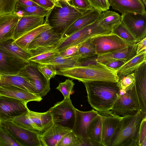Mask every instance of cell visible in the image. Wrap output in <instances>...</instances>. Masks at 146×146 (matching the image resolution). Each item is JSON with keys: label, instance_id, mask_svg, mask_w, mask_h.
Masks as SVG:
<instances>
[{"label": "cell", "instance_id": "cell-52", "mask_svg": "<svg viewBox=\"0 0 146 146\" xmlns=\"http://www.w3.org/2000/svg\"><path fill=\"white\" fill-rule=\"evenodd\" d=\"M17 3L21 5L26 6L39 5L31 0H18Z\"/></svg>", "mask_w": 146, "mask_h": 146}, {"label": "cell", "instance_id": "cell-13", "mask_svg": "<svg viewBox=\"0 0 146 146\" xmlns=\"http://www.w3.org/2000/svg\"><path fill=\"white\" fill-rule=\"evenodd\" d=\"M98 115V112L94 109L87 111L76 109L75 121L72 131L91 146L93 145L88 137V129L90 123Z\"/></svg>", "mask_w": 146, "mask_h": 146}, {"label": "cell", "instance_id": "cell-18", "mask_svg": "<svg viewBox=\"0 0 146 146\" xmlns=\"http://www.w3.org/2000/svg\"><path fill=\"white\" fill-rule=\"evenodd\" d=\"M0 96H7L28 103L30 101L39 102L42 97L12 85L0 86Z\"/></svg>", "mask_w": 146, "mask_h": 146}, {"label": "cell", "instance_id": "cell-6", "mask_svg": "<svg viewBox=\"0 0 146 146\" xmlns=\"http://www.w3.org/2000/svg\"><path fill=\"white\" fill-rule=\"evenodd\" d=\"M76 109L70 99H64L48 111L51 114L54 124L72 130L75 121Z\"/></svg>", "mask_w": 146, "mask_h": 146}, {"label": "cell", "instance_id": "cell-10", "mask_svg": "<svg viewBox=\"0 0 146 146\" xmlns=\"http://www.w3.org/2000/svg\"><path fill=\"white\" fill-rule=\"evenodd\" d=\"M98 55L110 53L123 48L128 44L112 33L100 35L91 39Z\"/></svg>", "mask_w": 146, "mask_h": 146}, {"label": "cell", "instance_id": "cell-20", "mask_svg": "<svg viewBox=\"0 0 146 146\" xmlns=\"http://www.w3.org/2000/svg\"><path fill=\"white\" fill-rule=\"evenodd\" d=\"M72 130L53 123L47 131L39 135L42 146H58L64 135Z\"/></svg>", "mask_w": 146, "mask_h": 146}, {"label": "cell", "instance_id": "cell-48", "mask_svg": "<svg viewBox=\"0 0 146 146\" xmlns=\"http://www.w3.org/2000/svg\"><path fill=\"white\" fill-rule=\"evenodd\" d=\"M97 56L98 55H96L87 58H81L78 66H89L99 64L100 63L96 61Z\"/></svg>", "mask_w": 146, "mask_h": 146}, {"label": "cell", "instance_id": "cell-51", "mask_svg": "<svg viewBox=\"0 0 146 146\" xmlns=\"http://www.w3.org/2000/svg\"><path fill=\"white\" fill-rule=\"evenodd\" d=\"M136 54L144 50H146V37L137 43Z\"/></svg>", "mask_w": 146, "mask_h": 146}, {"label": "cell", "instance_id": "cell-24", "mask_svg": "<svg viewBox=\"0 0 146 146\" xmlns=\"http://www.w3.org/2000/svg\"><path fill=\"white\" fill-rule=\"evenodd\" d=\"M44 17L27 16L21 17L15 29L13 39L15 40L26 33L42 25Z\"/></svg>", "mask_w": 146, "mask_h": 146}, {"label": "cell", "instance_id": "cell-31", "mask_svg": "<svg viewBox=\"0 0 146 146\" xmlns=\"http://www.w3.org/2000/svg\"><path fill=\"white\" fill-rule=\"evenodd\" d=\"M32 56L28 61L36 63L48 60L57 54L59 52L57 45L41 47L31 51Z\"/></svg>", "mask_w": 146, "mask_h": 146}, {"label": "cell", "instance_id": "cell-49", "mask_svg": "<svg viewBox=\"0 0 146 146\" xmlns=\"http://www.w3.org/2000/svg\"><path fill=\"white\" fill-rule=\"evenodd\" d=\"M39 5L46 9H50L55 3L50 0H31Z\"/></svg>", "mask_w": 146, "mask_h": 146}, {"label": "cell", "instance_id": "cell-23", "mask_svg": "<svg viewBox=\"0 0 146 146\" xmlns=\"http://www.w3.org/2000/svg\"><path fill=\"white\" fill-rule=\"evenodd\" d=\"M110 6L122 15L128 13H146L145 6L142 0H109Z\"/></svg>", "mask_w": 146, "mask_h": 146}, {"label": "cell", "instance_id": "cell-46", "mask_svg": "<svg viewBox=\"0 0 146 146\" xmlns=\"http://www.w3.org/2000/svg\"><path fill=\"white\" fill-rule=\"evenodd\" d=\"M146 117L143 119L140 125L139 136L138 146H146Z\"/></svg>", "mask_w": 146, "mask_h": 146}, {"label": "cell", "instance_id": "cell-36", "mask_svg": "<svg viewBox=\"0 0 146 146\" xmlns=\"http://www.w3.org/2000/svg\"><path fill=\"white\" fill-rule=\"evenodd\" d=\"M26 113L8 120L12 121L22 127L36 132L39 134L40 132L27 115Z\"/></svg>", "mask_w": 146, "mask_h": 146}, {"label": "cell", "instance_id": "cell-5", "mask_svg": "<svg viewBox=\"0 0 146 146\" xmlns=\"http://www.w3.org/2000/svg\"><path fill=\"white\" fill-rule=\"evenodd\" d=\"M97 20L61 40L57 45L59 52L73 45L86 41L98 36L111 33V29L99 25Z\"/></svg>", "mask_w": 146, "mask_h": 146}, {"label": "cell", "instance_id": "cell-32", "mask_svg": "<svg viewBox=\"0 0 146 146\" xmlns=\"http://www.w3.org/2000/svg\"><path fill=\"white\" fill-rule=\"evenodd\" d=\"M50 28L48 24L44 23L41 25L23 34L14 42L22 48L29 51L28 47L32 41L41 32Z\"/></svg>", "mask_w": 146, "mask_h": 146}, {"label": "cell", "instance_id": "cell-25", "mask_svg": "<svg viewBox=\"0 0 146 146\" xmlns=\"http://www.w3.org/2000/svg\"><path fill=\"white\" fill-rule=\"evenodd\" d=\"M1 85L14 86L37 94L33 83L26 78L18 74L12 75L0 74V86Z\"/></svg>", "mask_w": 146, "mask_h": 146}, {"label": "cell", "instance_id": "cell-44", "mask_svg": "<svg viewBox=\"0 0 146 146\" xmlns=\"http://www.w3.org/2000/svg\"><path fill=\"white\" fill-rule=\"evenodd\" d=\"M85 41L71 46L59 52L57 55L62 57H70L76 55L78 54L80 47Z\"/></svg>", "mask_w": 146, "mask_h": 146}, {"label": "cell", "instance_id": "cell-3", "mask_svg": "<svg viewBox=\"0 0 146 146\" xmlns=\"http://www.w3.org/2000/svg\"><path fill=\"white\" fill-rule=\"evenodd\" d=\"M86 11L59 0L50 10L44 23L48 24L54 32L62 36L67 29Z\"/></svg>", "mask_w": 146, "mask_h": 146}, {"label": "cell", "instance_id": "cell-15", "mask_svg": "<svg viewBox=\"0 0 146 146\" xmlns=\"http://www.w3.org/2000/svg\"><path fill=\"white\" fill-rule=\"evenodd\" d=\"M134 87L142 113L146 116V62L135 70Z\"/></svg>", "mask_w": 146, "mask_h": 146}, {"label": "cell", "instance_id": "cell-16", "mask_svg": "<svg viewBox=\"0 0 146 146\" xmlns=\"http://www.w3.org/2000/svg\"><path fill=\"white\" fill-rule=\"evenodd\" d=\"M29 62L0 50V74H17Z\"/></svg>", "mask_w": 146, "mask_h": 146}, {"label": "cell", "instance_id": "cell-33", "mask_svg": "<svg viewBox=\"0 0 146 146\" xmlns=\"http://www.w3.org/2000/svg\"><path fill=\"white\" fill-rule=\"evenodd\" d=\"M121 22V16L119 14L108 10L102 12L97 20L99 25L111 30L114 26Z\"/></svg>", "mask_w": 146, "mask_h": 146}, {"label": "cell", "instance_id": "cell-41", "mask_svg": "<svg viewBox=\"0 0 146 146\" xmlns=\"http://www.w3.org/2000/svg\"><path fill=\"white\" fill-rule=\"evenodd\" d=\"M39 71L48 80H50L57 75V70L52 65L47 64L37 63Z\"/></svg>", "mask_w": 146, "mask_h": 146}, {"label": "cell", "instance_id": "cell-39", "mask_svg": "<svg viewBox=\"0 0 146 146\" xmlns=\"http://www.w3.org/2000/svg\"><path fill=\"white\" fill-rule=\"evenodd\" d=\"M91 39L85 41L80 47L78 54L81 55V58L97 55L95 46L91 41Z\"/></svg>", "mask_w": 146, "mask_h": 146}, {"label": "cell", "instance_id": "cell-2", "mask_svg": "<svg viewBox=\"0 0 146 146\" xmlns=\"http://www.w3.org/2000/svg\"><path fill=\"white\" fill-rule=\"evenodd\" d=\"M57 74L76 80L83 83L93 81L118 82L119 79L116 70L105 65L76 66L57 71Z\"/></svg>", "mask_w": 146, "mask_h": 146}, {"label": "cell", "instance_id": "cell-29", "mask_svg": "<svg viewBox=\"0 0 146 146\" xmlns=\"http://www.w3.org/2000/svg\"><path fill=\"white\" fill-rule=\"evenodd\" d=\"M0 50L15 57L28 61L31 57V51L26 50L17 45L12 39L0 43Z\"/></svg>", "mask_w": 146, "mask_h": 146}, {"label": "cell", "instance_id": "cell-45", "mask_svg": "<svg viewBox=\"0 0 146 146\" xmlns=\"http://www.w3.org/2000/svg\"><path fill=\"white\" fill-rule=\"evenodd\" d=\"M94 9L102 12L108 10L110 6L109 0H87Z\"/></svg>", "mask_w": 146, "mask_h": 146}, {"label": "cell", "instance_id": "cell-50", "mask_svg": "<svg viewBox=\"0 0 146 146\" xmlns=\"http://www.w3.org/2000/svg\"><path fill=\"white\" fill-rule=\"evenodd\" d=\"M125 62V61L123 60H116L109 63L105 65L109 68L117 70Z\"/></svg>", "mask_w": 146, "mask_h": 146}, {"label": "cell", "instance_id": "cell-55", "mask_svg": "<svg viewBox=\"0 0 146 146\" xmlns=\"http://www.w3.org/2000/svg\"><path fill=\"white\" fill-rule=\"evenodd\" d=\"M52 1H53L54 3H56L58 2V1L57 0H50Z\"/></svg>", "mask_w": 146, "mask_h": 146}, {"label": "cell", "instance_id": "cell-8", "mask_svg": "<svg viewBox=\"0 0 146 146\" xmlns=\"http://www.w3.org/2000/svg\"><path fill=\"white\" fill-rule=\"evenodd\" d=\"M111 110L115 114L122 117L141 111L134 86L123 95L119 96Z\"/></svg>", "mask_w": 146, "mask_h": 146}, {"label": "cell", "instance_id": "cell-11", "mask_svg": "<svg viewBox=\"0 0 146 146\" xmlns=\"http://www.w3.org/2000/svg\"><path fill=\"white\" fill-rule=\"evenodd\" d=\"M121 16V22L138 42L146 37V13H128Z\"/></svg>", "mask_w": 146, "mask_h": 146}, {"label": "cell", "instance_id": "cell-19", "mask_svg": "<svg viewBox=\"0 0 146 146\" xmlns=\"http://www.w3.org/2000/svg\"><path fill=\"white\" fill-rule=\"evenodd\" d=\"M21 18L13 12L0 15V43L13 39L15 29Z\"/></svg>", "mask_w": 146, "mask_h": 146}, {"label": "cell", "instance_id": "cell-47", "mask_svg": "<svg viewBox=\"0 0 146 146\" xmlns=\"http://www.w3.org/2000/svg\"><path fill=\"white\" fill-rule=\"evenodd\" d=\"M71 1L72 5L77 9L86 11L93 9L87 0H71Z\"/></svg>", "mask_w": 146, "mask_h": 146}, {"label": "cell", "instance_id": "cell-17", "mask_svg": "<svg viewBox=\"0 0 146 146\" xmlns=\"http://www.w3.org/2000/svg\"><path fill=\"white\" fill-rule=\"evenodd\" d=\"M136 43L130 44L126 46L115 51L98 55L96 61L104 65L116 60H123L126 62L136 54Z\"/></svg>", "mask_w": 146, "mask_h": 146}, {"label": "cell", "instance_id": "cell-27", "mask_svg": "<svg viewBox=\"0 0 146 146\" xmlns=\"http://www.w3.org/2000/svg\"><path fill=\"white\" fill-rule=\"evenodd\" d=\"M81 55H77L68 57H62L56 55L47 60L38 64H47L53 66L57 71L78 66Z\"/></svg>", "mask_w": 146, "mask_h": 146}, {"label": "cell", "instance_id": "cell-43", "mask_svg": "<svg viewBox=\"0 0 146 146\" xmlns=\"http://www.w3.org/2000/svg\"><path fill=\"white\" fill-rule=\"evenodd\" d=\"M134 72L123 77L117 82L120 89H123L126 91L132 88L134 86Z\"/></svg>", "mask_w": 146, "mask_h": 146}, {"label": "cell", "instance_id": "cell-37", "mask_svg": "<svg viewBox=\"0 0 146 146\" xmlns=\"http://www.w3.org/2000/svg\"><path fill=\"white\" fill-rule=\"evenodd\" d=\"M0 146H21L12 135L0 125Z\"/></svg>", "mask_w": 146, "mask_h": 146}, {"label": "cell", "instance_id": "cell-56", "mask_svg": "<svg viewBox=\"0 0 146 146\" xmlns=\"http://www.w3.org/2000/svg\"><path fill=\"white\" fill-rule=\"evenodd\" d=\"M58 1H59V0H57Z\"/></svg>", "mask_w": 146, "mask_h": 146}, {"label": "cell", "instance_id": "cell-30", "mask_svg": "<svg viewBox=\"0 0 146 146\" xmlns=\"http://www.w3.org/2000/svg\"><path fill=\"white\" fill-rule=\"evenodd\" d=\"M98 113L90 123L88 130V138L93 146H102V119L101 115Z\"/></svg>", "mask_w": 146, "mask_h": 146}, {"label": "cell", "instance_id": "cell-26", "mask_svg": "<svg viewBox=\"0 0 146 146\" xmlns=\"http://www.w3.org/2000/svg\"><path fill=\"white\" fill-rule=\"evenodd\" d=\"M26 115L39 131V134L47 131L54 123L52 115L48 111L39 113L31 111L28 108Z\"/></svg>", "mask_w": 146, "mask_h": 146}, {"label": "cell", "instance_id": "cell-42", "mask_svg": "<svg viewBox=\"0 0 146 146\" xmlns=\"http://www.w3.org/2000/svg\"><path fill=\"white\" fill-rule=\"evenodd\" d=\"M18 0H0V15L13 13Z\"/></svg>", "mask_w": 146, "mask_h": 146}, {"label": "cell", "instance_id": "cell-21", "mask_svg": "<svg viewBox=\"0 0 146 146\" xmlns=\"http://www.w3.org/2000/svg\"><path fill=\"white\" fill-rule=\"evenodd\" d=\"M61 35L54 32L51 28L41 32L32 41L28 47L31 51L41 47L56 46L62 39Z\"/></svg>", "mask_w": 146, "mask_h": 146}, {"label": "cell", "instance_id": "cell-40", "mask_svg": "<svg viewBox=\"0 0 146 146\" xmlns=\"http://www.w3.org/2000/svg\"><path fill=\"white\" fill-rule=\"evenodd\" d=\"M74 83L71 80L66 79L63 82L60 83L56 89L62 94L64 99H70V96L72 91Z\"/></svg>", "mask_w": 146, "mask_h": 146}, {"label": "cell", "instance_id": "cell-12", "mask_svg": "<svg viewBox=\"0 0 146 146\" xmlns=\"http://www.w3.org/2000/svg\"><path fill=\"white\" fill-rule=\"evenodd\" d=\"M27 103L0 96V121L9 120L26 113L28 108Z\"/></svg>", "mask_w": 146, "mask_h": 146}, {"label": "cell", "instance_id": "cell-28", "mask_svg": "<svg viewBox=\"0 0 146 146\" xmlns=\"http://www.w3.org/2000/svg\"><path fill=\"white\" fill-rule=\"evenodd\" d=\"M145 62H146V50L136 54L116 70L119 79L132 73Z\"/></svg>", "mask_w": 146, "mask_h": 146}, {"label": "cell", "instance_id": "cell-53", "mask_svg": "<svg viewBox=\"0 0 146 146\" xmlns=\"http://www.w3.org/2000/svg\"><path fill=\"white\" fill-rule=\"evenodd\" d=\"M62 1L66 2L68 4H71L70 2L71 0H62Z\"/></svg>", "mask_w": 146, "mask_h": 146}, {"label": "cell", "instance_id": "cell-7", "mask_svg": "<svg viewBox=\"0 0 146 146\" xmlns=\"http://www.w3.org/2000/svg\"><path fill=\"white\" fill-rule=\"evenodd\" d=\"M0 125L6 129L21 146H42L39 134L22 127L11 120L0 121Z\"/></svg>", "mask_w": 146, "mask_h": 146}, {"label": "cell", "instance_id": "cell-35", "mask_svg": "<svg viewBox=\"0 0 146 146\" xmlns=\"http://www.w3.org/2000/svg\"><path fill=\"white\" fill-rule=\"evenodd\" d=\"M111 33L116 35L128 44L137 43L138 42L121 22L113 28Z\"/></svg>", "mask_w": 146, "mask_h": 146}, {"label": "cell", "instance_id": "cell-38", "mask_svg": "<svg viewBox=\"0 0 146 146\" xmlns=\"http://www.w3.org/2000/svg\"><path fill=\"white\" fill-rule=\"evenodd\" d=\"M81 138L77 136L72 130L63 137L58 146H80Z\"/></svg>", "mask_w": 146, "mask_h": 146}, {"label": "cell", "instance_id": "cell-54", "mask_svg": "<svg viewBox=\"0 0 146 146\" xmlns=\"http://www.w3.org/2000/svg\"><path fill=\"white\" fill-rule=\"evenodd\" d=\"M143 4L146 6V0H142Z\"/></svg>", "mask_w": 146, "mask_h": 146}, {"label": "cell", "instance_id": "cell-22", "mask_svg": "<svg viewBox=\"0 0 146 146\" xmlns=\"http://www.w3.org/2000/svg\"><path fill=\"white\" fill-rule=\"evenodd\" d=\"M102 13L96 9H92L86 11L76 20L66 30L62 36V39L65 38L79 29L96 21Z\"/></svg>", "mask_w": 146, "mask_h": 146}, {"label": "cell", "instance_id": "cell-34", "mask_svg": "<svg viewBox=\"0 0 146 146\" xmlns=\"http://www.w3.org/2000/svg\"><path fill=\"white\" fill-rule=\"evenodd\" d=\"M15 10L21 11L23 16H33L44 17L46 16L50 9L39 5L26 6L16 3Z\"/></svg>", "mask_w": 146, "mask_h": 146}, {"label": "cell", "instance_id": "cell-1", "mask_svg": "<svg viewBox=\"0 0 146 146\" xmlns=\"http://www.w3.org/2000/svg\"><path fill=\"white\" fill-rule=\"evenodd\" d=\"M117 82L98 81L83 83L88 102L93 109L98 112L111 110L119 96Z\"/></svg>", "mask_w": 146, "mask_h": 146}, {"label": "cell", "instance_id": "cell-9", "mask_svg": "<svg viewBox=\"0 0 146 146\" xmlns=\"http://www.w3.org/2000/svg\"><path fill=\"white\" fill-rule=\"evenodd\" d=\"M37 64L29 61L18 74L32 82L36 88L37 94L42 97L45 96L50 90V80L47 79L39 71Z\"/></svg>", "mask_w": 146, "mask_h": 146}, {"label": "cell", "instance_id": "cell-4", "mask_svg": "<svg viewBox=\"0 0 146 146\" xmlns=\"http://www.w3.org/2000/svg\"><path fill=\"white\" fill-rule=\"evenodd\" d=\"M145 116L139 111L122 117L108 146H138L140 125Z\"/></svg>", "mask_w": 146, "mask_h": 146}, {"label": "cell", "instance_id": "cell-14", "mask_svg": "<svg viewBox=\"0 0 146 146\" xmlns=\"http://www.w3.org/2000/svg\"><path fill=\"white\" fill-rule=\"evenodd\" d=\"M98 113L102 119V146H108L122 117L115 114L112 110Z\"/></svg>", "mask_w": 146, "mask_h": 146}]
</instances>
